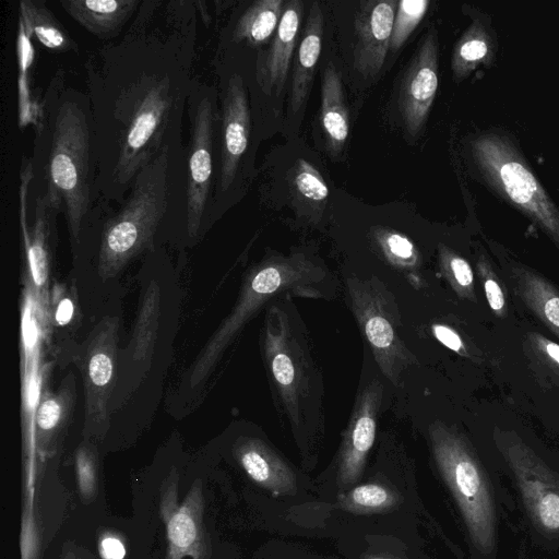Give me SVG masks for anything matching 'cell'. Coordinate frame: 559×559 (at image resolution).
<instances>
[{"label":"cell","mask_w":559,"mask_h":559,"mask_svg":"<svg viewBox=\"0 0 559 559\" xmlns=\"http://www.w3.org/2000/svg\"><path fill=\"white\" fill-rule=\"evenodd\" d=\"M288 181L295 207L302 215L320 218L330 194L320 171L306 159L298 158Z\"/></svg>","instance_id":"cell-26"},{"label":"cell","mask_w":559,"mask_h":559,"mask_svg":"<svg viewBox=\"0 0 559 559\" xmlns=\"http://www.w3.org/2000/svg\"><path fill=\"white\" fill-rule=\"evenodd\" d=\"M142 4L140 0H61L67 14L100 39L117 36Z\"/></svg>","instance_id":"cell-18"},{"label":"cell","mask_w":559,"mask_h":559,"mask_svg":"<svg viewBox=\"0 0 559 559\" xmlns=\"http://www.w3.org/2000/svg\"><path fill=\"white\" fill-rule=\"evenodd\" d=\"M431 330L435 337L445 347L457 354L465 353L464 343L453 329L444 324H433Z\"/></svg>","instance_id":"cell-37"},{"label":"cell","mask_w":559,"mask_h":559,"mask_svg":"<svg viewBox=\"0 0 559 559\" xmlns=\"http://www.w3.org/2000/svg\"><path fill=\"white\" fill-rule=\"evenodd\" d=\"M511 274L521 300L559 338V289L523 265L512 266Z\"/></svg>","instance_id":"cell-24"},{"label":"cell","mask_w":559,"mask_h":559,"mask_svg":"<svg viewBox=\"0 0 559 559\" xmlns=\"http://www.w3.org/2000/svg\"><path fill=\"white\" fill-rule=\"evenodd\" d=\"M472 154L487 183L559 247V209L506 136L485 133L472 143Z\"/></svg>","instance_id":"cell-7"},{"label":"cell","mask_w":559,"mask_h":559,"mask_svg":"<svg viewBox=\"0 0 559 559\" xmlns=\"http://www.w3.org/2000/svg\"><path fill=\"white\" fill-rule=\"evenodd\" d=\"M382 393V384L372 380L356 400L340 460V479L343 485L357 481L364 471L367 454L376 437Z\"/></svg>","instance_id":"cell-16"},{"label":"cell","mask_w":559,"mask_h":559,"mask_svg":"<svg viewBox=\"0 0 559 559\" xmlns=\"http://www.w3.org/2000/svg\"><path fill=\"white\" fill-rule=\"evenodd\" d=\"M353 312L382 373L399 386L402 373L416 358L402 342L399 312L389 292L371 280H347Z\"/></svg>","instance_id":"cell-9"},{"label":"cell","mask_w":559,"mask_h":559,"mask_svg":"<svg viewBox=\"0 0 559 559\" xmlns=\"http://www.w3.org/2000/svg\"><path fill=\"white\" fill-rule=\"evenodd\" d=\"M278 304L270 306L262 335V348L270 378L274 382L284 413L292 424L310 419L318 400L314 370L293 319Z\"/></svg>","instance_id":"cell-8"},{"label":"cell","mask_w":559,"mask_h":559,"mask_svg":"<svg viewBox=\"0 0 559 559\" xmlns=\"http://www.w3.org/2000/svg\"><path fill=\"white\" fill-rule=\"evenodd\" d=\"M285 2L258 0L239 16L234 29V40L250 47L263 45L276 32Z\"/></svg>","instance_id":"cell-27"},{"label":"cell","mask_w":559,"mask_h":559,"mask_svg":"<svg viewBox=\"0 0 559 559\" xmlns=\"http://www.w3.org/2000/svg\"><path fill=\"white\" fill-rule=\"evenodd\" d=\"M323 13L318 1L311 3L294 66L289 110L296 112L306 102L321 53Z\"/></svg>","instance_id":"cell-21"},{"label":"cell","mask_w":559,"mask_h":559,"mask_svg":"<svg viewBox=\"0 0 559 559\" xmlns=\"http://www.w3.org/2000/svg\"><path fill=\"white\" fill-rule=\"evenodd\" d=\"M75 462L80 490L84 497H90L95 488V469L87 449L78 451Z\"/></svg>","instance_id":"cell-36"},{"label":"cell","mask_w":559,"mask_h":559,"mask_svg":"<svg viewBox=\"0 0 559 559\" xmlns=\"http://www.w3.org/2000/svg\"><path fill=\"white\" fill-rule=\"evenodd\" d=\"M72 314V305L71 300L68 298H64L63 300H60L57 307L56 317L55 319L59 324H66Z\"/></svg>","instance_id":"cell-39"},{"label":"cell","mask_w":559,"mask_h":559,"mask_svg":"<svg viewBox=\"0 0 559 559\" xmlns=\"http://www.w3.org/2000/svg\"><path fill=\"white\" fill-rule=\"evenodd\" d=\"M19 19L24 23L32 38H36L47 49L56 52L78 51L74 39L44 1H20Z\"/></svg>","instance_id":"cell-25"},{"label":"cell","mask_w":559,"mask_h":559,"mask_svg":"<svg viewBox=\"0 0 559 559\" xmlns=\"http://www.w3.org/2000/svg\"><path fill=\"white\" fill-rule=\"evenodd\" d=\"M373 237L391 263L405 267L416 264L418 251L407 236L390 228L377 227Z\"/></svg>","instance_id":"cell-31"},{"label":"cell","mask_w":559,"mask_h":559,"mask_svg":"<svg viewBox=\"0 0 559 559\" xmlns=\"http://www.w3.org/2000/svg\"><path fill=\"white\" fill-rule=\"evenodd\" d=\"M160 292L152 283L143 293L131 340L123 350L124 368H141L150 362L160 320Z\"/></svg>","instance_id":"cell-23"},{"label":"cell","mask_w":559,"mask_h":559,"mask_svg":"<svg viewBox=\"0 0 559 559\" xmlns=\"http://www.w3.org/2000/svg\"><path fill=\"white\" fill-rule=\"evenodd\" d=\"M477 272L481 278L487 302L497 317H504L507 299L499 278L488 260L480 255L477 260Z\"/></svg>","instance_id":"cell-34"},{"label":"cell","mask_w":559,"mask_h":559,"mask_svg":"<svg viewBox=\"0 0 559 559\" xmlns=\"http://www.w3.org/2000/svg\"><path fill=\"white\" fill-rule=\"evenodd\" d=\"M34 179L33 160L24 156L20 169V223L26 257V272L31 277V284H33V287L29 288L36 298L39 314L45 318L49 307L50 240L59 211L51 206L44 195L38 194L35 200L34 224L32 230H28L26 221L27 197Z\"/></svg>","instance_id":"cell-12"},{"label":"cell","mask_w":559,"mask_h":559,"mask_svg":"<svg viewBox=\"0 0 559 559\" xmlns=\"http://www.w3.org/2000/svg\"><path fill=\"white\" fill-rule=\"evenodd\" d=\"M99 554L103 559H123L126 548L120 539L112 536H106L100 540Z\"/></svg>","instance_id":"cell-38"},{"label":"cell","mask_w":559,"mask_h":559,"mask_svg":"<svg viewBox=\"0 0 559 559\" xmlns=\"http://www.w3.org/2000/svg\"><path fill=\"white\" fill-rule=\"evenodd\" d=\"M194 17L146 34L142 14L119 45L86 68L96 194L120 202L139 171L179 140L191 76Z\"/></svg>","instance_id":"cell-1"},{"label":"cell","mask_w":559,"mask_h":559,"mask_svg":"<svg viewBox=\"0 0 559 559\" xmlns=\"http://www.w3.org/2000/svg\"><path fill=\"white\" fill-rule=\"evenodd\" d=\"M176 144L164 147L139 171L122 206L104 224L97 263L103 280L115 277L152 246L169 204L170 162Z\"/></svg>","instance_id":"cell-5"},{"label":"cell","mask_w":559,"mask_h":559,"mask_svg":"<svg viewBox=\"0 0 559 559\" xmlns=\"http://www.w3.org/2000/svg\"><path fill=\"white\" fill-rule=\"evenodd\" d=\"M35 153H45L41 195L63 212L72 245H79L95 190L93 128L87 95L64 85L57 72L38 106Z\"/></svg>","instance_id":"cell-2"},{"label":"cell","mask_w":559,"mask_h":559,"mask_svg":"<svg viewBox=\"0 0 559 559\" xmlns=\"http://www.w3.org/2000/svg\"><path fill=\"white\" fill-rule=\"evenodd\" d=\"M119 320L105 317L79 347L76 364L84 386V424L88 432L108 425L110 400L117 381Z\"/></svg>","instance_id":"cell-11"},{"label":"cell","mask_w":559,"mask_h":559,"mask_svg":"<svg viewBox=\"0 0 559 559\" xmlns=\"http://www.w3.org/2000/svg\"><path fill=\"white\" fill-rule=\"evenodd\" d=\"M432 454L463 516L478 559H497L499 525L511 497L493 479L471 443L441 423L429 429Z\"/></svg>","instance_id":"cell-3"},{"label":"cell","mask_w":559,"mask_h":559,"mask_svg":"<svg viewBox=\"0 0 559 559\" xmlns=\"http://www.w3.org/2000/svg\"><path fill=\"white\" fill-rule=\"evenodd\" d=\"M493 440L533 542L559 550V466L512 431L497 430Z\"/></svg>","instance_id":"cell-6"},{"label":"cell","mask_w":559,"mask_h":559,"mask_svg":"<svg viewBox=\"0 0 559 559\" xmlns=\"http://www.w3.org/2000/svg\"><path fill=\"white\" fill-rule=\"evenodd\" d=\"M438 84V32L435 26H431L413 55L400 84L399 109L409 134L417 135L424 128Z\"/></svg>","instance_id":"cell-13"},{"label":"cell","mask_w":559,"mask_h":559,"mask_svg":"<svg viewBox=\"0 0 559 559\" xmlns=\"http://www.w3.org/2000/svg\"><path fill=\"white\" fill-rule=\"evenodd\" d=\"M320 121L326 150L338 155L348 138L349 119L341 76L333 64L322 74Z\"/></svg>","instance_id":"cell-22"},{"label":"cell","mask_w":559,"mask_h":559,"mask_svg":"<svg viewBox=\"0 0 559 559\" xmlns=\"http://www.w3.org/2000/svg\"><path fill=\"white\" fill-rule=\"evenodd\" d=\"M439 257L441 269L457 295L475 301L474 274L469 263L443 245L439 246Z\"/></svg>","instance_id":"cell-30"},{"label":"cell","mask_w":559,"mask_h":559,"mask_svg":"<svg viewBox=\"0 0 559 559\" xmlns=\"http://www.w3.org/2000/svg\"><path fill=\"white\" fill-rule=\"evenodd\" d=\"M391 491L378 484H366L349 491L345 499V507L353 510H382L395 503Z\"/></svg>","instance_id":"cell-33"},{"label":"cell","mask_w":559,"mask_h":559,"mask_svg":"<svg viewBox=\"0 0 559 559\" xmlns=\"http://www.w3.org/2000/svg\"><path fill=\"white\" fill-rule=\"evenodd\" d=\"M397 4L396 0L359 2L355 15L354 67L364 75H376L384 63Z\"/></svg>","instance_id":"cell-15"},{"label":"cell","mask_w":559,"mask_h":559,"mask_svg":"<svg viewBox=\"0 0 559 559\" xmlns=\"http://www.w3.org/2000/svg\"><path fill=\"white\" fill-rule=\"evenodd\" d=\"M325 273L302 253L273 257L254 266L230 313L204 344L187 372L191 389L202 386L227 346L243 325L269 301L284 296H321L317 287Z\"/></svg>","instance_id":"cell-4"},{"label":"cell","mask_w":559,"mask_h":559,"mask_svg":"<svg viewBox=\"0 0 559 559\" xmlns=\"http://www.w3.org/2000/svg\"><path fill=\"white\" fill-rule=\"evenodd\" d=\"M304 16V2H285L283 14L270 47L257 59V82L266 95H278L285 84Z\"/></svg>","instance_id":"cell-17"},{"label":"cell","mask_w":559,"mask_h":559,"mask_svg":"<svg viewBox=\"0 0 559 559\" xmlns=\"http://www.w3.org/2000/svg\"><path fill=\"white\" fill-rule=\"evenodd\" d=\"M236 455L246 474L273 495H290L296 477L289 466L264 442L248 439L237 447Z\"/></svg>","instance_id":"cell-19"},{"label":"cell","mask_w":559,"mask_h":559,"mask_svg":"<svg viewBox=\"0 0 559 559\" xmlns=\"http://www.w3.org/2000/svg\"><path fill=\"white\" fill-rule=\"evenodd\" d=\"M429 4V0L399 1L390 41L392 50H396L404 45L424 19Z\"/></svg>","instance_id":"cell-32"},{"label":"cell","mask_w":559,"mask_h":559,"mask_svg":"<svg viewBox=\"0 0 559 559\" xmlns=\"http://www.w3.org/2000/svg\"><path fill=\"white\" fill-rule=\"evenodd\" d=\"M16 36L17 56V96H19V122L21 127L35 123L38 114V106L31 96L29 70L35 59V49L32 36L24 23L19 19Z\"/></svg>","instance_id":"cell-29"},{"label":"cell","mask_w":559,"mask_h":559,"mask_svg":"<svg viewBox=\"0 0 559 559\" xmlns=\"http://www.w3.org/2000/svg\"><path fill=\"white\" fill-rule=\"evenodd\" d=\"M251 115L243 79L229 76L222 102L218 192L226 193L235 182L247 151Z\"/></svg>","instance_id":"cell-14"},{"label":"cell","mask_w":559,"mask_h":559,"mask_svg":"<svg viewBox=\"0 0 559 559\" xmlns=\"http://www.w3.org/2000/svg\"><path fill=\"white\" fill-rule=\"evenodd\" d=\"M75 379L69 373L56 391L44 388L34 408V438L37 447L52 442L70 424L75 404Z\"/></svg>","instance_id":"cell-20"},{"label":"cell","mask_w":559,"mask_h":559,"mask_svg":"<svg viewBox=\"0 0 559 559\" xmlns=\"http://www.w3.org/2000/svg\"><path fill=\"white\" fill-rule=\"evenodd\" d=\"M190 139L186 169V227L195 238L210 205L213 179V151L216 124L215 95L212 88L193 85L188 100Z\"/></svg>","instance_id":"cell-10"},{"label":"cell","mask_w":559,"mask_h":559,"mask_svg":"<svg viewBox=\"0 0 559 559\" xmlns=\"http://www.w3.org/2000/svg\"><path fill=\"white\" fill-rule=\"evenodd\" d=\"M364 559H386V558H382V557H377V556H373V555H369V556H365Z\"/></svg>","instance_id":"cell-40"},{"label":"cell","mask_w":559,"mask_h":559,"mask_svg":"<svg viewBox=\"0 0 559 559\" xmlns=\"http://www.w3.org/2000/svg\"><path fill=\"white\" fill-rule=\"evenodd\" d=\"M493 40L486 27L474 21L455 43L451 58L453 79L460 82L479 64L489 63L493 56Z\"/></svg>","instance_id":"cell-28"},{"label":"cell","mask_w":559,"mask_h":559,"mask_svg":"<svg viewBox=\"0 0 559 559\" xmlns=\"http://www.w3.org/2000/svg\"><path fill=\"white\" fill-rule=\"evenodd\" d=\"M528 340L537 357L559 373V344L536 332L530 333Z\"/></svg>","instance_id":"cell-35"}]
</instances>
